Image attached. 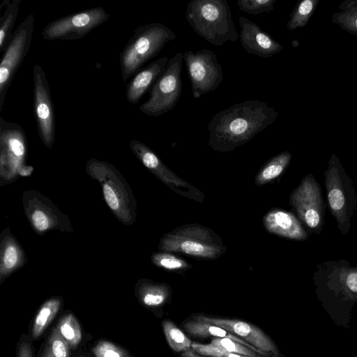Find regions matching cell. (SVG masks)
I'll list each match as a JSON object with an SVG mask.
<instances>
[{"label":"cell","mask_w":357,"mask_h":357,"mask_svg":"<svg viewBox=\"0 0 357 357\" xmlns=\"http://www.w3.org/2000/svg\"><path fill=\"white\" fill-rule=\"evenodd\" d=\"M278 112L264 101L248 100L215 114L208 124V146L225 153L246 144L272 124Z\"/></svg>","instance_id":"cell-1"},{"label":"cell","mask_w":357,"mask_h":357,"mask_svg":"<svg viewBox=\"0 0 357 357\" xmlns=\"http://www.w3.org/2000/svg\"><path fill=\"white\" fill-rule=\"evenodd\" d=\"M185 18L192 30L209 43L221 46L239 38L226 0H193L185 10Z\"/></svg>","instance_id":"cell-2"},{"label":"cell","mask_w":357,"mask_h":357,"mask_svg":"<svg viewBox=\"0 0 357 357\" xmlns=\"http://www.w3.org/2000/svg\"><path fill=\"white\" fill-rule=\"evenodd\" d=\"M85 171L101 185L105 202L114 216L126 226L133 224L137 217L136 199L119 169L107 161L91 158Z\"/></svg>","instance_id":"cell-3"},{"label":"cell","mask_w":357,"mask_h":357,"mask_svg":"<svg viewBox=\"0 0 357 357\" xmlns=\"http://www.w3.org/2000/svg\"><path fill=\"white\" fill-rule=\"evenodd\" d=\"M158 249L202 260L216 259L227 251L219 235L195 223L183 225L165 233L160 239Z\"/></svg>","instance_id":"cell-4"},{"label":"cell","mask_w":357,"mask_h":357,"mask_svg":"<svg viewBox=\"0 0 357 357\" xmlns=\"http://www.w3.org/2000/svg\"><path fill=\"white\" fill-rule=\"evenodd\" d=\"M176 38L174 31L162 23H149L137 27L119 54L124 84L149 60L155 57L165 44Z\"/></svg>","instance_id":"cell-5"},{"label":"cell","mask_w":357,"mask_h":357,"mask_svg":"<svg viewBox=\"0 0 357 357\" xmlns=\"http://www.w3.org/2000/svg\"><path fill=\"white\" fill-rule=\"evenodd\" d=\"M327 204L340 231L347 235L357 207V195L354 182L339 158L333 153L324 172Z\"/></svg>","instance_id":"cell-6"},{"label":"cell","mask_w":357,"mask_h":357,"mask_svg":"<svg viewBox=\"0 0 357 357\" xmlns=\"http://www.w3.org/2000/svg\"><path fill=\"white\" fill-rule=\"evenodd\" d=\"M183 61V53L181 52L169 60L165 71L151 88L149 99L139 106L142 112L157 117L176 106L182 93Z\"/></svg>","instance_id":"cell-7"},{"label":"cell","mask_w":357,"mask_h":357,"mask_svg":"<svg viewBox=\"0 0 357 357\" xmlns=\"http://www.w3.org/2000/svg\"><path fill=\"white\" fill-rule=\"evenodd\" d=\"M28 142L23 128L17 123L0 118V186L20 178V169L26 165Z\"/></svg>","instance_id":"cell-8"},{"label":"cell","mask_w":357,"mask_h":357,"mask_svg":"<svg viewBox=\"0 0 357 357\" xmlns=\"http://www.w3.org/2000/svg\"><path fill=\"white\" fill-rule=\"evenodd\" d=\"M23 211L32 229L43 236L49 231H74L68 216L40 192L29 189L22 193Z\"/></svg>","instance_id":"cell-9"},{"label":"cell","mask_w":357,"mask_h":357,"mask_svg":"<svg viewBox=\"0 0 357 357\" xmlns=\"http://www.w3.org/2000/svg\"><path fill=\"white\" fill-rule=\"evenodd\" d=\"M289 205L299 220L312 232L321 233L325 222L326 202L312 174L301 181L289 196Z\"/></svg>","instance_id":"cell-10"},{"label":"cell","mask_w":357,"mask_h":357,"mask_svg":"<svg viewBox=\"0 0 357 357\" xmlns=\"http://www.w3.org/2000/svg\"><path fill=\"white\" fill-rule=\"evenodd\" d=\"M35 17L30 13L13 32L0 63V112L12 81L29 52L34 31Z\"/></svg>","instance_id":"cell-11"},{"label":"cell","mask_w":357,"mask_h":357,"mask_svg":"<svg viewBox=\"0 0 357 357\" xmlns=\"http://www.w3.org/2000/svg\"><path fill=\"white\" fill-rule=\"evenodd\" d=\"M109 18L102 7H93L49 22L43 28L42 36L47 40L80 39Z\"/></svg>","instance_id":"cell-12"},{"label":"cell","mask_w":357,"mask_h":357,"mask_svg":"<svg viewBox=\"0 0 357 357\" xmlns=\"http://www.w3.org/2000/svg\"><path fill=\"white\" fill-rule=\"evenodd\" d=\"M313 278L323 291L344 300L357 301V265L344 259L326 261L316 266Z\"/></svg>","instance_id":"cell-13"},{"label":"cell","mask_w":357,"mask_h":357,"mask_svg":"<svg viewBox=\"0 0 357 357\" xmlns=\"http://www.w3.org/2000/svg\"><path fill=\"white\" fill-rule=\"evenodd\" d=\"M183 61L188 70L194 98L197 99L215 91L222 82V66L218 63L216 54L211 50H186L183 53Z\"/></svg>","instance_id":"cell-14"},{"label":"cell","mask_w":357,"mask_h":357,"mask_svg":"<svg viewBox=\"0 0 357 357\" xmlns=\"http://www.w3.org/2000/svg\"><path fill=\"white\" fill-rule=\"evenodd\" d=\"M130 148L142 165L174 192L195 202H204V193L178 177L147 145L139 140L131 139Z\"/></svg>","instance_id":"cell-15"},{"label":"cell","mask_w":357,"mask_h":357,"mask_svg":"<svg viewBox=\"0 0 357 357\" xmlns=\"http://www.w3.org/2000/svg\"><path fill=\"white\" fill-rule=\"evenodd\" d=\"M33 75L34 114L38 132L43 145L51 149L55 142V114L46 74L39 64H35Z\"/></svg>","instance_id":"cell-16"},{"label":"cell","mask_w":357,"mask_h":357,"mask_svg":"<svg viewBox=\"0 0 357 357\" xmlns=\"http://www.w3.org/2000/svg\"><path fill=\"white\" fill-rule=\"evenodd\" d=\"M193 319L221 327L234 335L242 337L243 340L267 354L271 353L278 356L279 353L276 345L271 339L260 328L250 323L238 319H222L204 315H197L193 317Z\"/></svg>","instance_id":"cell-17"},{"label":"cell","mask_w":357,"mask_h":357,"mask_svg":"<svg viewBox=\"0 0 357 357\" xmlns=\"http://www.w3.org/2000/svg\"><path fill=\"white\" fill-rule=\"evenodd\" d=\"M238 22L240 43L248 53L261 58H268L283 50L280 43L255 22L245 16H240Z\"/></svg>","instance_id":"cell-18"},{"label":"cell","mask_w":357,"mask_h":357,"mask_svg":"<svg viewBox=\"0 0 357 357\" xmlns=\"http://www.w3.org/2000/svg\"><path fill=\"white\" fill-rule=\"evenodd\" d=\"M262 222L268 233L282 238L303 241L309 237L298 217L282 208H275L268 211L264 215Z\"/></svg>","instance_id":"cell-19"},{"label":"cell","mask_w":357,"mask_h":357,"mask_svg":"<svg viewBox=\"0 0 357 357\" xmlns=\"http://www.w3.org/2000/svg\"><path fill=\"white\" fill-rule=\"evenodd\" d=\"M28 261L24 250L9 227L0 234V284Z\"/></svg>","instance_id":"cell-20"},{"label":"cell","mask_w":357,"mask_h":357,"mask_svg":"<svg viewBox=\"0 0 357 357\" xmlns=\"http://www.w3.org/2000/svg\"><path fill=\"white\" fill-rule=\"evenodd\" d=\"M169 59L162 56L139 70L127 85L126 100L131 104H137L142 97L153 86L165 71Z\"/></svg>","instance_id":"cell-21"},{"label":"cell","mask_w":357,"mask_h":357,"mask_svg":"<svg viewBox=\"0 0 357 357\" xmlns=\"http://www.w3.org/2000/svg\"><path fill=\"white\" fill-rule=\"evenodd\" d=\"M135 292L143 305L157 308L163 306L168 301L172 295V289L167 283L142 278L137 281Z\"/></svg>","instance_id":"cell-22"},{"label":"cell","mask_w":357,"mask_h":357,"mask_svg":"<svg viewBox=\"0 0 357 357\" xmlns=\"http://www.w3.org/2000/svg\"><path fill=\"white\" fill-rule=\"evenodd\" d=\"M184 329L190 335L196 337L213 336L219 338H229L235 342H239L245 347L252 349L255 352L266 356L267 354L264 353L255 347L252 346L243 339L234 335L224 328L215 325L208 324L202 321L192 319L186 321L183 324Z\"/></svg>","instance_id":"cell-23"},{"label":"cell","mask_w":357,"mask_h":357,"mask_svg":"<svg viewBox=\"0 0 357 357\" xmlns=\"http://www.w3.org/2000/svg\"><path fill=\"white\" fill-rule=\"evenodd\" d=\"M291 157V153L285 151L271 158L256 174L255 183L257 186H261L274 181L284 173L290 163Z\"/></svg>","instance_id":"cell-24"},{"label":"cell","mask_w":357,"mask_h":357,"mask_svg":"<svg viewBox=\"0 0 357 357\" xmlns=\"http://www.w3.org/2000/svg\"><path fill=\"white\" fill-rule=\"evenodd\" d=\"M62 303L59 297H54L47 300L40 307L33 321L32 336L39 337L52 320L56 315Z\"/></svg>","instance_id":"cell-25"},{"label":"cell","mask_w":357,"mask_h":357,"mask_svg":"<svg viewBox=\"0 0 357 357\" xmlns=\"http://www.w3.org/2000/svg\"><path fill=\"white\" fill-rule=\"evenodd\" d=\"M341 11L334 13L332 22L348 33L357 36V0H346L339 5Z\"/></svg>","instance_id":"cell-26"},{"label":"cell","mask_w":357,"mask_h":357,"mask_svg":"<svg viewBox=\"0 0 357 357\" xmlns=\"http://www.w3.org/2000/svg\"><path fill=\"white\" fill-rule=\"evenodd\" d=\"M22 0H13L9 3L0 18V52H3L13 36V29L17 19Z\"/></svg>","instance_id":"cell-27"},{"label":"cell","mask_w":357,"mask_h":357,"mask_svg":"<svg viewBox=\"0 0 357 357\" xmlns=\"http://www.w3.org/2000/svg\"><path fill=\"white\" fill-rule=\"evenodd\" d=\"M319 0H303L298 1L290 14L287 24L289 31L305 27L314 13Z\"/></svg>","instance_id":"cell-28"},{"label":"cell","mask_w":357,"mask_h":357,"mask_svg":"<svg viewBox=\"0 0 357 357\" xmlns=\"http://www.w3.org/2000/svg\"><path fill=\"white\" fill-rule=\"evenodd\" d=\"M151 261L155 266L167 271H185L192 268L188 261L172 252L158 251L151 256Z\"/></svg>","instance_id":"cell-29"},{"label":"cell","mask_w":357,"mask_h":357,"mask_svg":"<svg viewBox=\"0 0 357 357\" xmlns=\"http://www.w3.org/2000/svg\"><path fill=\"white\" fill-rule=\"evenodd\" d=\"M69 347H77L82 340L81 328L76 318L69 313L64 315L56 328Z\"/></svg>","instance_id":"cell-30"},{"label":"cell","mask_w":357,"mask_h":357,"mask_svg":"<svg viewBox=\"0 0 357 357\" xmlns=\"http://www.w3.org/2000/svg\"><path fill=\"white\" fill-rule=\"evenodd\" d=\"M162 328L169 347L176 352H185L192 347V342L171 321L162 322Z\"/></svg>","instance_id":"cell-31"},{"label":"cell","mask_w":357,"mask_h":357,"mask_svg":"<svg viewBox=\"0 0 357 357\" xmlns=\"http://www.w3.org/2000/svg\"><path fill=\"white\" fill-rule=\"evenodd\" d=\"M69 345L57 328H54L50 336L42 357H68Z\"/></svg>","instance_id":"cell-32"},{"label":"cell","mask_w":357,"mask_h":357,"mask_svg":"<svg viewBox=\"0 0 357 357\" xmlns=\"http://www.w3.org/2000/svg\"><path fill=\"white\" fill-rule=\"evenodd\" d=\"M209 344L218 349L227 352L240 354L254 357L259 356L252 349L229 338L215 337L212 340Z\"/></svg>","instance_id":"cell-33"},{"label":"cell","mask_w":357,"mask_h":357,"mask_svg":"<svg viewBox=\"0 0 357 357\" xmlns=\"http://www.w3.org/2000/svg\"><path fill=\"white\" fill-rule=\"evenodd\" d=\"M277 0H238V8L250 15H259L268 13L274 9V4Z\"/></svg>","instance_id":"cell-34"},{"label":"cell","mask_w":357,"mask_h":357,"mask_svg":"<svg viewBox=\"0 0 357 357\" xmlns=\"http://www.w3.org/2000/svg\"><path fill=\"white\" fill-rule=\"evenodd\" d=\"M96 357H129L128 353L108 341H100L92 349Z\"/></svg>","instance_id":"cell-35"},{"label":"cell","mask_w":357,"mask_h":357,"mask_svg":"<svg viewBox=\"0 0 357 357\" xmlns=\"http://www.w3.org/2000/svg\"><path fill=\"white\" fill-rule=\"evenodd\" d=\"M192 349L199 354L211 357H254L240 354L227 352L218 349L209 344H199L193 342L191 347ZM259 357V356H256Z\"/></svg>","instance_id":"cell-36"},{"label":"cell","mask_w":357,"mask_h":357,"mask_svg":"<svg viewBox=\"0 0 357 357\" xmlns=\"http://www.w3.org/2000/svg\"><path fill=\"white\" fill-rule=\"evenodd\" d=\"M17 357H33L30 340L24 335L21 336L19 341Z\"/></svg>","instance_id":"cell-37"},{"label":"cell","mask_w":357,"mask_h":357,"mask_svg":"<svg viewBox=\"0 0 357 357\" xmlns=\"http://www.w3.org/2000/svg\"><path fill=\"white\" fill-rule=\"evenodd\" d=\"M33 167L31 165L23 166L19 172L20 177L31 176L32 172H33Z\"/></svg>","instance_id":"cell-38"},{"label":"cell","mask_w":357,"mask_h":357,"mask_svg":"<svg viewBox=\"0 0 357 357\" xmlns=\"http://www.w3.org/2000/svg\"><path fill=\"white\" fill-rule=\"evenodd\" d=\"M181 357H206L205 356L197 354L192 349H189L185 352H183Z\"/></svg>","instance_id":"cell-39"}]
</instances>
